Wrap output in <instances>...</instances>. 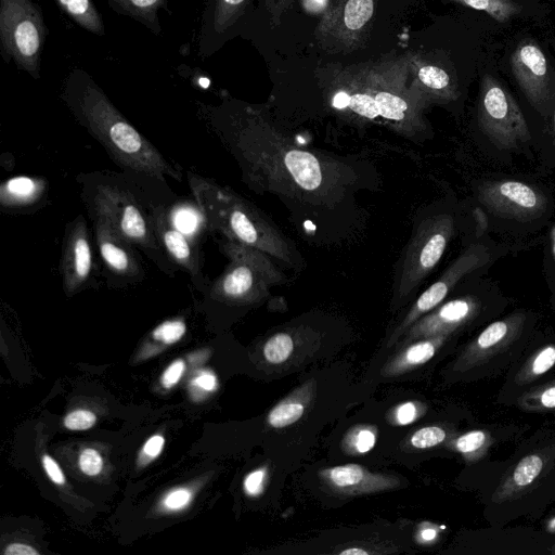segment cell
<instances>
[{
    "mask_svg": "<svg viewBox=\"0 0 555 555\" xmlns=\"http://www.w3.org/2000/svg\"><path fill=\"white\" fill-rule=\"evenodd\" d=\"M555 365V345L537 350L522 365L516 376L520 385L528 384L548 372Z\"/></svg>",
    "mask_w": 555,
    "mask_h": 555,
    "instance_id": "obj_26",
    "label": "cell"
},
{
    "mask_svg": "<svg viewBox=\"0 0 555 555\" xmlns=\"http://www.w3.org/2000/svg\"><path fill=\"white\" fill-rule=\"evenodd\" d=\"M490 257L489 249L482 244H473L466 248L443 274L418 296L395 331L389 345L415 321L434 310L463 276L487 264Z\"/></svg>",
    "mask_w": 555,
    "mask_h": 555,
    "instance_id": "obj_9",
    "label": "cell"
},
{
    "mask_svg": "<svg viewBox=\"0 0 555 555\" xmlns=\"http://www.w3.org/2000/svg\"><path fill=\"white\" fill-rule=\"evenodd\" d=\"M454 234V219L440 214L425 219L410 240L395 282L397 300L406 299L440 261Z\"/></svg>",
    "mask_w": 555,
    "mask_h": 555,
    "instance_id": "obj_7",
    "label": "cell"
},
{
    "mask_svg": "<svg viewBox=\"0 0 555 555\" xmlns=\"http://www.w3.org/2000/svg\"><path fill=\"white\" fill-rule=\"evenodd\" d=\"M250 0H206L203 9L197 53L211 56L232 38L247 13Z\"/></svg>",
    "mask_w": 555,
    "mask_h": 555,
    "instance_id": "obj_13",
    "label": "cell"
},
{
    "mask_svg": "<svg viewBox=\"0 0 555 555\" xmlns=\"http://www.w3.org/2000/svg\"><path fill=\"white\" fill-rule=\"evenodd\" d=\"M186 176L207 230L257 248L287 266L294 263L289 243L254 205L209 179L190 171Z\"/></svg>",
    "mask_w": 555,
    "mask_h": 555,
    "instance_id": "obj_2",
    "label": "cell"
},
{
    "mask_svg": "<svg viewBox=\"0 0 555 555\" xmlns=\"http://www.w3.org/2000/svg\"><path fill=\"white\" fill-rule=\"evenodd\" d=\"M193 384L205 391H214L217 388L216 376L210 372H204L198 375Z\"/></svg>",
    "mask_w": 555,
    "mask_h": 555,
    "instance_id": "obj_45",
    "label": "cell"
},
{
    "mask_svg": "<svg viewBox=\"0 0 555 555\" xmlns=\"http://www.w3.org/2000/svg\"><path fill=\"white\" fill-rule=\"evenodd\" d=\"M304 410V405L299 402L280 403L270 411L268 423L274 428L286 427L298 421L302 416Z\"/></svg>",
    "mask_w": 555,
    "mask_h": 555,
    "instance_id": "obj_32",
    "label": "cell"
},
{
    "mask_svg": "<svg viewBox=\"0 0 555 555\" xmlns=\"http://www.w3.org/2000/svg\"><path fill=\"white\" fill-rule=\"evenodd\" d=\"M47 38L43 12L34 0H0V52L33 78L40 77Z\"/></svg>",
    "mask_w": 555,
    "mask_h": 555,
    "instance_id": "obj_6",
    "label": "cell"
},
{
    "mask_svg": "<svg viewBox=\"0 0 555 555\" xmlns=\"http://www.w3.org/2000/svg\"><path fill=\"white\" fill-rule=\"evenodd\" d=\"M60 273L62 286L67 296H72L89 286L94 279V254L89 230L81 215L66 224Z\"/></svg>",
    "mask_w": 555,
    "mask_h": 555,
    "instance_id": "obj_11",
    "label": "cell"
},
{
    "mask_svg": "<svg viewBox=\"0 0 555 555\" xmlns=\"http://www.w3.org/2000/svg\"><path fill=\"white\" fill-rule=\"evenodd\" d=\"M341 72L366 94L379 118L397 132L414 135L425 129L423 111L427 104L408 86L409 59L345 67Z\"/></svg>",
    "mask_w": 555,
    "mask_h": 555,
    "instance_id": "obj_4",
    "label": "cell"
},
{
    "mask_svg": "<svg viewBox=\"0 0 555 555\" xmlns=\"http://www.w3.org/2000/svg\"><path fill=\"white\" fill-rule=\"evenodd\" d=\"M59 8L78 26L96 35H105V24L92 0H54Z\"/></svg>",
    "mask_w": 555,
    "mask_h": 555,
    "instance_id": "obj_24",
    "label": "cell"
},
{
    "mask_svg": "<svg viewBox=\"0 0 555 555\" xmlns=\"http://www.w3.org/2000/svg\"><path fill=\"white\" fill-rule=\"evenodd\" d=\"M374 12V0H341L320 24V36H335L343 42H351L353 37L371 21Z\"/></svg>",
    "mask_w": 555,
    "mask_h": 555,
    "instance_id": "obj_18",
    "label": "cell"
},
{
    "mask_svg": "<svg viewBox=\"0 0 555 555\" xmlns=\"http://www.w3.org/2000/svg\"><path fill=\"white\" fill-rule=\"evenodd\" d=\"M82 197L91 215L105 218L127 242L140 248L166 274L178 268L159 244L151 223L150 208L116 175L92 173L79 177Z\"/></svg>",
    "mask_w": 555,
    "mask_h": 555,
    "instance_id": "obj_3",
    "label": "cell"
},
{
    "mask_svg": "<svg viewBox=\"0 0 555 555\" xmlns=\"http://www.w3.org/2000/svg\"><path fill=\"white\" fill-rule=\"evenodd\" d=\"M474 219L476 221V234H482L488 228V217L487 214L479 207H476L473 212Z\"/></svg>",
    "mask_w": 555,
    "mask_h": 555,
    "instance_id": "obj_47",
    "label": "cell"
},
{
    "mask_svg": "<svg viewBox=\"0 0 555 555\" xmlns=\"http://www.w3.org/2000/svg\"><path fill=\"white\" fill-rule=\"evenodd\" d=\"M150 218L155 235L172 263L190 274L194 286H209L205 282L198 248L190 236L171 223L166 207L150 205Z\"/></svg>",
    "mask_w": 555,
    "mask_h": 555,
    "instance_id": "obj_15",
    "label": "cell"
},
{
    "mask_svg": "<svg viewBox=\"0 0 555 555\" xmlns=\"http://www.w3.org/2000/svg\"><path fill=\"white\" fill-rule=\"evenodd\" d=\"M478 122L500 150H511L531 139L525 116L514 96L492 76L481 79Z\"/></svg>",
    "mask_w": 555,
    "mask_h": 555,
    "instance_id": "obj_8",
    "label": "cell"
},
{
    "mask_svg": "<svg viewBox=\"0 0 555 555\" xmlns=\"http://www.w3.org/2000/svg\"><path fill=\"white\" fill-rule=\"evenodd\" d=\"M294 348L293 338L287 333H278L270 337L263 346L266 360L273 364L284 362Z\"/></svg>",
    "mask_w": 555,
    "mask_h": 555,
    "instance_id": "obj_31",
    "label": "cell"
},
{
    "mask_svg": "<svg viewBox=\"0 0 555 555\" xmlns=\"http://www.w3.org/2000/svg\"><path fill=\"white\" fill-rule=\"evenodd\" d=\"M376 442L375 434L366 428L360 429L354 433L352 438V447L358 453L369 452Z\"/></svg>",
    "mask_w": 555,
    "mask_h": 555,
    "instance_id": "obj_38",
    "label": "cell"
},
{
    "mask_svg": "<svg viewBox=\"0 0 555 555\" xmlns=\"http://www.w3.org/2000/svg\"><path fill=\"white\" fill-rule=\"evenodd\" d=\"M552 553H554V554H555V544H554V546L552 547Z\"/></svg>",
    "mask_w": 555,
    "mask_h": 555,
    "instance_id": "obj_52",
    "label": "cell"
},
{
    "mask_svg": "<svg viewBox=\"0 0 555 555\" xmlns=\"http://www.w3.org/2000/svg\"><path fill=\"white\" fill-rule=\"evenodd\" d=\"M61 99L78 124L118 166L160 182H165L166 177L181 181L179 168L125 118L86 70L74 68L69 72L62 86Z\"/></svg>",
    "mask_w": 555,
    "mask_h": 555,
    "instance_id": "obj_1",
    "label": "cell"
},
{
    "mask_svg": "<svg viewBox=\"0 0 555 555\" xmlns=\"http://www.w3.org/2000/svg\"><path fill=\"white\" fill-rule=\"evenodd\" d=\"M463 5L486 12L500 23L517 15L521 8L513 0H454Z\"/></svg>",
    "mask_w": 555,
    "mask_h": 555,
    "instance_id": "obj_27",
    "label": "cell"
},
{
    "mask_svg": "<svg viewBox=\"0 0 555 555\" xmlns=\"http://www.w3.org/2000/svg\"><path fill=\"white\" fill-rule=\"evenodd\" d=\"M326 0H305V4L309 10H321L324 8Z\"/></svg>",
    "mask_w": 555,
    "mask_h": 555,
    "instance_id": "obj_48",
    "label": "cell"
},
{
    "mask_svg": "<svg viewBox=\"0 0 555 555\" xmlns=\"http://www.w3.org/2000/svg\"><path fill=\"white\" fill-rule=\"evenodd\" d=\"M448 335H439L422 338L412 344L397 358L392 364V371L400 372L408 367L427 362L434 357L435 352L444 343Z\"/></svg>",
    "mask_w": 555,
    "mask_h": 555,
    "instance_id": "obj_25",
    "label": "cell"
},
{
    "mask_svg": "<svg viewBox=\"0 0 555 555\" xmlns=\"http://www.w3.org/2000/svg\"><path fill=\"white\" fill-rule=\"evenodd\" d=\"M94 238L112 286H129L143 281L145 272L134 246L122 238L111 223L93 215Z\"/></svg>",
    "mask_w": 555,
    "mask_h": 555,
    "instance_id": "obj_10",
    "label": "cell"
},
{
    "mask_svg": "<svg viewBox=\"0 0 555 555\" xmlns=\"http://www.w3.org/2000/svg\"><path fill=\"white\" fill-rule=\"evenodd\" d=\"M491 443L489 433L477 429L460 436L454 447L466 460L476 461L486 454Z\"/></svg>",
    "mask_w": 555,
    "mask_h": 555,
    "instance_id": "obj_28",
    "label": "cell"
},
{
    "mask_svg": "<svg viewBox=\"0 0 555 555\" xmlns=\"http://www.w3.org/2000/svg\"><path fill=\"white\" fill-rule=\"evenodd\" d=\"M168 216L171 223L190 237L198 231L201 225L205 227L199 208L195 211L189 205H180L175 211L168 212Z\"/></svg>",
    "mask_w": 555,
    "mask_h": 555,
    "instance_id": "obj_30",
    "label": "cell"
},
{
    "mask_svg": "<svg viewBox=\"0 0 555 555\" xmlns=\"http://www.w3.org/2000/svg\"><path fill=\"white\" fill-rule=\"evenodd\" d=\"M417 416V408L413 402H404L396 410V422L399 425H408Z\"/></svg>",
    "mask_w": 555,
    "mask_h": 555,
    "instance_id": "obj_41",
    "label": "cell"
},
{
    "mask_svg": "<svg viewBox=\"0 0 555 555\" xmlns=\"http://www.w3.org/2000/svg\"><path fill=\"white\" fill-rule=\"evenodd\" d=\"M326 480L346 493H362L393 487L395 480L374 475L357 464H346L323 470Z\"/></svg>",
    "mask_w": 555,
    "mask_h": 555,
    "instance_id": "obj_21",
    "label": "cell"
},
{
    "mask_svg": "<svg viewBox=\"0 0 555 555\" xmlns=\"http://www.w3.org/2000/svg\"><path fill=\"white\" fill-rule=\"evenodd\" d=\"M80 469L88 476L98 475L103 467L100 453L94 449H85L79 456Z\"/></svg>",
    "mask_w": 555,
    "mask_h": 555,
    "instance_id": "obj_36",
    "label": "cell"
},
{
    "mask_svg": "<svg viewBox=\"0 0 555 555\" xmlns=\"http://www.w3.org/2000/svg\"><path fill=\"white\" fill-rule=\"evenodd\" d=\"M411 87L427 104L450 102L457 98L456 86L450 75L441 67L424 62L418 57H409Z\"/></svg>",
    "mask_w": 555,
    "mask_h": 555,
    "instance_id": "obj_19",
    "label": "cell"
},
{
    "mask_svg": "<svg viewBox=\"0 0 555 555\" xmlns=\"http://www.w3.org/2000/svg\"><path fill=\"white\" fill-rule=\"evenodd\" d=\"M521 409L546 411L555 409V380L526 392L519 401Z\"/></svg>",
    "mask_w": 555,
    "mask_h": 555,
    "instance_id": "obj_29",
    "label": "cell"
},
{
    "mask_svg": "<svg viewBox=\"0 0 555 555\" xmlns=\"http://www.w3.org/2000/svg\"><path fill=\"white\" fill-rule=\"evenodd\" d=\"M5 555H37L38 551H36L33 546L23 543H12L7 546L4 550Z\"/></svg>",
    "mask_w": 555,
    "mask_h": 555,
    "instance_id": "obj_46",
    "label": "cell"
},
{
    "mask_svg": "<svg viewBox=\"0 0 555 555\" xmlns=\"http://www.w3.org/2000/svg\"><path fill=\"white\" fill-rule=\"evenodd\" d=\"M96 416L88 410H76L69 413L65 420L64 425L72 430H85L94 425Z\"/></svg>",
    "mask_w": 555,
    "mask_h": 555,
    "instance_id": "obj_35",
    "label": "cell"
},
{
    "mask_svg": "<svg viewBox=\"0 0 555 555\" xmlns=\"http://www.w3.org/2000/svg\"><path fill=\"white\" fill-rule=\"evenodd\" d=\"M42 464H43V467H44L49 478L53 482H55L57 485H63L65 482V477H64L62 469L60 468L57 463L51 456L44 455L42 457Z\"/></svg>",
    "mask_w": 555,
    "mask_h": 555,
    "instance_id": "obj_42",
    "label": "cell"
},
{
    "mask_svg": "<svg viewBox=\"0 0 555 555\" xmlns=\"http://www.w3.org/2000/svg\"><path fill=\"white\" fill-rule=\"evenodd\" d=\"M554 133H555V113H554Z\"/></svg>",
    "mask_w": 555,
    "mask_h": 555,
    "instance_id": "obj_53",
    "label": "cell"
},
{
    "mask_svg": "<svg viewBox=\"0 0 555 555\" xmlns=\"http://www.w3.org/2000/svg\"><path fill=\"white\" fill-rule=\"evenodd\" d=\"M551 244H552V254L555 260V225L551 230Z\"/></svg>",
    "mask_w": 555,
    "mask_h": 555,
    "instance_id": "obj_51",
    "label": "cell"
},
{
    "mask_svg": "<svg viewBox=\"0 0 555 555\" xmlns=\"http://www.w3.org/2000/svg\"><path fill=\"white\" fill-rule=\"evenodd\" d=\"M421 537L423 541H431L436 538V530L433 528H426L422 530Z\"/></svg>",
    "mask_w": 555,
    "mask_h": 555,
    "instance_id": "obj_49",
    "label": "cell"
},
{
    "mask_svg": "<svg viewBox=\"0 0 555 555\" xmlns=\"http://www.w3.org/2000/svg\"><path fill=\"white\" fill-rule=\"evenodd\" d=\"M230 260L209 284L212 296L229 302H251L264 297L271 286L284 283V275L263 251L233 241L220 244Z\"/></svg>",
    "mask_w": 555,
    "mask_h": 555,
    "instance_id": "obj_5",
    "label": "cell"
},
{
    "mask_svg": "<svg viewBox=\"0 0 555 555\" xmlns=\"http://www.w3.org/2000/svg\"><path fill=\"white\" fill-rule=\"evenodd\" d=\"M165 439L160 435L152 436L143 447V453L150 457H156L163 450Z\"/></svg>",
    "mask_w": 555,
    "mask_h": 555,
    "instance_id": "obj_44",
    "label": "cell"
},
{
    "mask_svg": "<svg viewBox=\"0 0 555 555\" xmlns=\"http://www.w3.org/2000/svg\"><path fill=\"white\" fill-rule=\"evenodd\" d=\"M479 199L493 214L519 221L537 219L546 206V198L539 190L515 180L483 183Z\"/></svg>",
    "mask_w": 555,
    "mask_h": 555,
    "instance_id": "obj_12",
    "label": "cell"
},
{
    "mask_svg": "<svg viewBox=\"0 0 555 555\" xmlns=\"http://www.w3.org/2000/svg\"><path fill=\"white\" fill-rule=\"evenodd\" d=\"M480 308L475 296L452 299L415 321L406 330V340L449 335L476 318Z\"/></svg>",
    "mask_w": 555,
    "mask_h": 555,
    "instance_id": "obj_17",
    "label": "cell"
},
{
    "mask_svg": "<svg viewBox=\"0 0 555 555\" xmlns=\"http://www.w3.org/2000/svg\"><path fill=\"white\" fill-rule=\"evenodd\" d=\"M512 72L529 102L542 114L547 113L551 85L547 60L538 44L525 41L511 57Z\"/></svg>",
    "mask_w": 555,
    "mask_h": 555,
    "instance_id": "obj_14",
    "label": "cell"
},
{
    "mask_svg": "<svg viewBox=\"0 0 555 555\" xmlns=\"http://www.w3.org/2000/svg\"><path fill=\"white\" fill-rule=\"evenodd\" d=\"M185 331L186 326L184 321L181 319H175L165 321L156 326L152 332V336L157 341L173 344L185 334Z\"/></svg>",
    "mask_w": 555,
    "mask_h": 555,
    "instance_id": "obj_33",
    "label": "cell"
},
{
    "mask_svg": "<svg viewBox=\"0 0 555 555\" xmlns=\"http://www.w3.org/2000/svg\"><path fill=\"white\" fill-rule=\"evenodd\" d=\"M43 179L34 177H14L0 186V203L8 209H22L39 203L46 192Z\"/></svg>",
    "mask_w": 555,
    "mask_h": 555,
    "instance_id": "obj_22",
    "label": "cell"
},
{
    "mask_svg": "<svg viewBox=\"0 0 555 555\" xmlns=\"http://www.w3.org/2000/svg\"><path fill=\"white\" fill-rule=\"evenodd\" d=\"M340 555H365L367 552L365 550L353 547V548H347L339 553Z\"/></svg>",
    "mask_w": 555,
    "mask_h": 555,
    "instance_id": "obj_50",
    "label": "cell"
},
{
    "mask_svg": "<svg viewBox=\"0 0 555 555\" xmlns=\"http://www.w3.org/2000/svg\"><path fill=\"white\" fill-rule=\"evenodd\" d=\"M266 469L260 468L249 473L244 480L245 492L251 496L258 495L262 491Z\"/></svg>",
    "mask_w": 555,
    "mask_h": 555,
    "instance_id": "obj_39",
    "label": "cell"
},
{
    "mask_svg": "<svg viewBox=\"0 0 555 555\" xmlns=\"http://www.w3.org/2000/svg\"><path fill=\"white\" fill-rule=\"evenodd\" d=\"M192 500V493L185 488H178L170 491L164 499V505L171 511L184 508Z\"/></svg>",
    "mask_w": 555,
    "mask_h": 555,
    "instance_id": "obj_37",
    "label": "cell"
},
{
    "mask_svg": "<svg viewBox=\"0 0 555 555\" xmlns=\"http://www.w3.org/2000/svg\"><path fill=\"white\" fill-rule=\"evenodd\" d=\"M447 433L439 426L423 427L415 431L410 439L411 444L416 449H427L441 443Z\"/></svg>",
    "mask_w": 555,
    "mask_h": 555,
    "instance_id": "obj_34",
    "label": "cell"
},
{
    "mask_svg": "<svg viewBox=\"0 0 555 555\" xmlns=\"http://www.w3.org/2000/svg\"><path fill=\"white\" fill-rule=\"evenodd\" d=\"M264 9L270 13L273 21H278L281 15L289 8L293 0H263Z\"/></svg>",
    "mask_w": 555,
    "mask_h": 555,
    "instance_id": "obj_43",
    "label": "cell"
},
{
    "mask_svg": "<svg viewBox=\"0 0 555 555\" xmlns=\"http://www.w3.org/2000/svg\"><path fill=\"white\" fill-rule=\"evenodd\" d=\"M544 466L543 454L534 452L525 455L502 480L493 493V502L504 503L518 498L540 477Z\"/></svg>",
    "mask_w": 555,
    "mask_h": 555,
    "instance_id": "obj_20",
    "label": "cell"
},
{
    "mask_svg": "<svg viewBox=\"0 0 555 555\" xmlns=\"http://www.w3.org/2000/svg\"><path fill=\"white\" fill-rule=\"evenodd\" d=\"M525 321V314L517 312L489 324L463 352L461 370L486 364L507 349L520 336Z\"/></svg>",
    "mask_w": 555,
    "mask_h": 555,
    "instance_id": "obj_16",
    "label": "cell"
},
{
    "mask_svg": "<svg viewBox=\"0 0 555 555\" xmlns=\"http://www.w3.org/2000/svg\"><path fill=\"white\" fill-rule=\"evenodd\" d=\"M185 369L182 360L172 362L162 375V384L165 388H170L176 385L181 378Z\"/></svg>",
    "mask_w": 555,
    "mask_h": 555,
    "instance_id": "obj_40",
    "label": "cell"
},
{
    "mask_svg": "<svg viewBox=\"0 0 555 555\" xmlns=\"http://www.w3.org/2000/svg\"><path fill=\"white\" fill-rule=\"evenodd\" d=\"M285 166L295 182L306 190H313L322 183L323 175L320 162L309 152L289 151L285 156Z\"/></svg>",
    "mask_w": 555,
    "mask_h": 555,
    "instance_id": "obj_23",
    "label": "cell"
}]
</instances>
